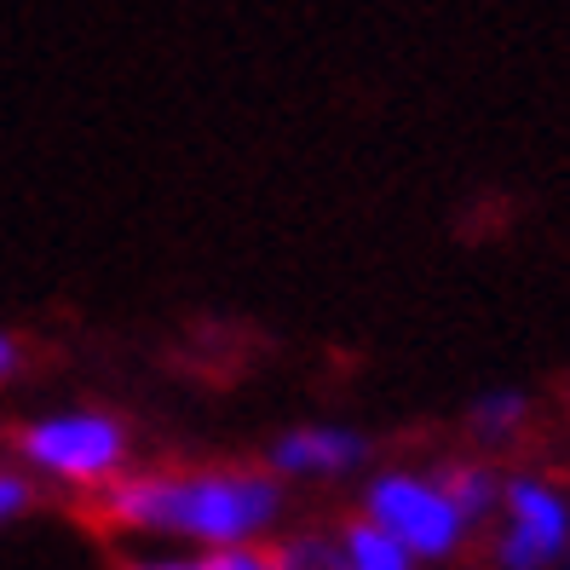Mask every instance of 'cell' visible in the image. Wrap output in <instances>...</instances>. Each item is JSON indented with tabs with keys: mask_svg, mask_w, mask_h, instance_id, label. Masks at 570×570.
<instances>
[{
	"mask_svg": "<svg viewBox=\"0 0 570 570\" xmlns=\"http://www.w3.org/2000/svg\"><path fill=\"white\" fill-rule=\"evenodd\" d=\"M368 455V439L352 426H334V421H317V426H294L272 444L265 466L277 479H341L352 466H363Z\"/></svg>",
	"mask_w": 570,
	"mask_h": 570,
	"instance_id": "5b68a950",
	"label": "cell"
},
{
	"mask_svg": "<svg viewBox=\"0 0 570 570\" xmlns=\"http://www.w3.org/2000/svg\"><path fill=\"white\" fill-rule=\"evenodd\" d=\"M530 404H524V392H484L473 415H466V426L479 432V439H513V432L524 426Z\"/></svg>",
	"mask_w": 570,
	"mask_h": 570,
	"instance_id": "ba28073f",
	"label": "cell"
},
{
	"mask_svg": "<svg viewBox=\"0 0 570 570\" xmlns=\"http://www.w3.org/2000/svg\"><path fill=\"white\" fill-rule=\"evenodd\" d=\"M272 570H346V553L334 535H288L272 548Z\"/></svg>",
	"mask_w": 570,
	"mask_h": 570,
	"instance_id": "9c48e42d",
	"label": "cell"
},
{
	"mask_svg": "<svg viewBox=\"0 0 570 570\" xmlns=\"http://www.w3.org/2000/svg\"><path fill=\"white\" fill-rule=\"evenodd\" d=\"M18 363H23V346H18V334L0 328V386H7L18 375Z\"/></svg>",
	"mask_w": 570,
	"mask_h": 570,
	"instance_id": "4fadbf2b",
	"label": "cell"
},
{
	"mask_svg": "<svg viewBox=\"0 0 570 570\" xmlns=\"http://www.w3.org/2000/svg\"><path fill=\"white\" fill-rule=\"evenodd\" d=\"M564 559H570V548H564Z\"/></svg>",
	"mask_w": 570,
	"mask_h": 570,
	"instance_id": "5bb4252c",
	"label": "cell"
},
{
	"mask_svg": "<svg viewBox=\"0 0 570 570\" xmlns=\"http://www.w3.org/2000/svg\"><path fill=\"white\" fill-rule=\"evenodd\" d=\"M36 473L29 466H7L0 461V524H12V519H23L29 508H36Z\"/></svg>",
	"mask_w": 570,
	"mask_h": 570,
	"instance_id": "30bf717a",
	"label": "cell"
},
{
	"mask_svg": "<svg viewBox=\"0 0 570 570\" xmlns=\"http://www.w3.org/2000/svg\"><path fill=\"white\" fill-rule=\"evenodd\" d=\"M439 484L461 508L466 524H484L501 508V484H508V479H495V466H484V461H450L444 473H439Z\"/></svg>",
	"mask_w": 570,
	"mask_h": 570,
	"instance_id": "52a82bcc",
	"label": "cell"
},
{
	"mask_svg": "<svg viewBox=\"0 0 570 570\" xmlns=\"http://www.w3.org/2000/svg\"><path fill=\"white\" fill-rule=\"evenodd\" d=\"M214 570H272V548H259V542H243V548H219L208 553Z\"/></svg>",
	"mask_w": 570,
	"mask_h": 570,
	"instance_id": "8fae6325",
	"label": "cell"
},
{
	"mask_svg": "<svg viewBox=\"0 0 570 570\" xmlns=\"http://www.w3.org/2000/svg\"><path fill=\"white\" fill-rule=\"evenodd\" d=\"M363 513L381 530H392L415 559H450L473 530L444 495L439 473H375L363 490Z\"/></svg>",
	"mask_w": 570,
	"mask_h": 570,
	"instance_id": "3957f363",
	"label": "cell"
},
{
	"mask_svg": "<svg viewBox=\"0 0 570 570\" xmlns=\"http://www.w3.org/2000/svg\"><path fill=\"white\" fill-rule=\"evenodd\" d=\"M334 542H341V553H346V570H415L421 564L392 530H381L368 513L346 519L341 530H334Z\"/></svg>",
	"mask_w": 570,
	"mask_h": 570,
	"instance_id": "8992f818",
	"label": "cell"
},
{
	"mask_svg": "<svg viewBox=\"0 0 570 570\" xmlns=\"http://www.w3.org/2000/svg\"><path fill=\"white\" fill-rule=\"evenodd\" d=\"M501 530H495V564L501 570H548L570 548V501L559 484L519 473L501 484Z\"/></svg>",
	"mask_w": 570,
	"mask_h": 570,
	"instance_id": "277c9868",
	"label": "cell"
},
{
	"mask_svg": "<svg viewBox=\"0 0 570 570\" xmlns=\"http://www.w3.org/2000/svg\"><path fill=\"white\" fill-rule=\"evenodd\" d=\"M98 519L132 535H174L196 548L259 542L283 513V479L272 466L214 461V466H127L116 484L92 495Z\"/></svg>",
	"mask_w": 570,
	"mask_h": 570,
	"instance_id": "6da1fadb",
	"label": "cell"
},
{
	"mask_svg": "<svg viewBox=\"0 0 570 570\" xmlns=\"http://www.w3.org/2000/svg\"><path fill=\"white\" fill-rule=\"evenodd\" d=\"M18 461L29 466L36 479L63 484L76 495H98L105 484H116L132 461V432L121 415L110 410H52L36 415L18 432Z\"/></svg>",
	"mask_w": 570,
	"mask_h": 570,
	"instance_id": "7a4b0ae2",
	"label": "cell"
},
{
	"mask_svg": "<svg viewBox=\"0 0 570 570\" xmlns=\"http://www.w3.org/2000/svg\"><path fill=\"white\" fill-rule=\"evenodd\" d=\"M127 570H214V559H190V553H174V559H127Z\"/></svg>",
	"mask_w": 570,
	"mask_h": 570,
	"instance_id": "7c38bea8",
	"label": "cell"
}]
</instances>
